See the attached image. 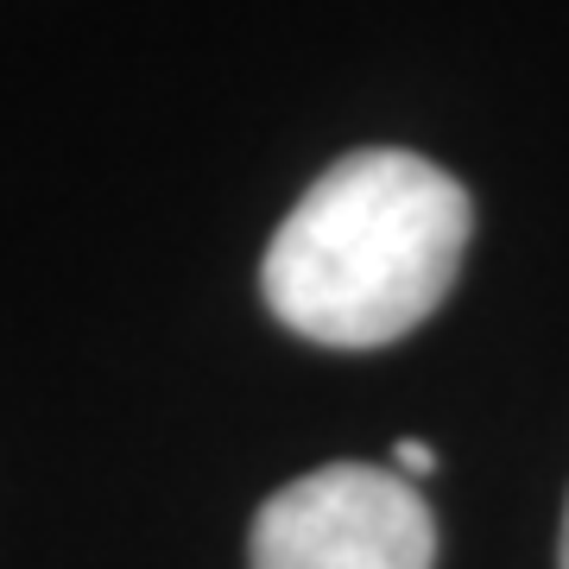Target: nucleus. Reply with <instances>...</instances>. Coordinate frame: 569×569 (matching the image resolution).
Instances as JSON below:
<instances>
[{
  "label": "nucleus",
  "instance_id": "1",
  "mask_svg": "<svg viewBox=\"0 0 569 569\" xmlns=\"http://www.w3.org/2000/svg\"><path fill=\"white\" fill-rule=\"evenodd\" d=\"M468 190L392 146L348 152L279 222L260 291L284 329L323 348H387L449 298Z\"/></svg>",
  "mask_w": 569,
  "mask_h": 569
},
{
  "label": "nucleus",
  "instance_id": "3",
  "mask_svg": "<svg viewBox=\"0 0 569 569\" xmlns=\"http://www.w3.org/2000/svg\"><path fill=\"white\" fill-rule=\"evenodd\" d=\"M392 468H399L406 481H411V475H430V468H437V449L418 443V437H406V443L392 449Z\"/></svg>",
  "mask_w": 569,
  "mask_h": 569
},
{
  "label": "nucleus",
  "instance_id": "4",
  "mask_svg": "<svg viewBox=\"0 0 569 569\" xmlns=\"http://www.w3.org/2000/svg\"><path fill=\"white\" fill-rule=\"evenodd\" d=\"M563 569H569V512H563Z\"/></svg>",
  "mask_w": 569,
  "mask_h": 569
},
{
  "label": "nucleus",
  "instance_id": "2",
  "mask_svg": "<svg viewBox=\"0 0 569 569\" xmlns=\"http://www.w3.org/2000/svg\"><path fill=\"white\" fill-rule=\"evenodd\" d=\"M437 519L399 468L329 462L253 519L247 569H430Z\"/></svg>",
  "mask_w": 569,
  "mask_h": 569
}]
</instances>
